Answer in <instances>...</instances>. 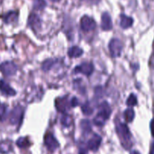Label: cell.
Instances as JSON below:
<instances>
[{"label":"cell","instance_id":"cell-1","mask_svg":"<svg viewBox=\"0 0 154 154\" xmlns=\"http://www.w3.org/2000/svg\"><path fill=\"white\" fill-rule=\"evenodd\" d=\"M111 112H112V110H111V108L109 106V103L106 101L103 102L100 105L97 114L96 115L95 117L94 118V120H93L95 125H97V126H102V125H104L105 122L110 116Z\"/></svg>","mask_w":154,"mask_h":154},{"label":"cell","instance_id":"cell-2","mask_svg":"<svg viewBox=\"0 0 154 154\" xmlns=\"http://www.w3.org/2000/svg\"><path fill=\"white\" fill-rule=\"evenodd\" d=\"M116 132L120 137L122 146L126 149H128L131 146V134L126 124L119 122L116 125Z\"/></svg>","mask_w":154,"mask_h":154},{"label":"cell","instance_id":"cell-3","mask_svg":"<svg viewBox=\"0 0 154 154\" xmlns=\"http://www.w3.org/2000/svg\"><path fill=\"white\" fill-rule=\"evenodd\" d=\"M23 108L20 105H17L11 110L9 120L12 125H19L22 122L23 117Z\"/></svg>","mask_w":154,"mask_h":154},{"label":"cell","instance_id":"cell-4","mask_svg":"<svg viewBox=\"0 0 154 154\" xmlns=\"http://www.w3.org/2000/svg\"><path fill=\"white\" fill-rule=\"evenodd\" d=\"M108 47H109V52H110L112 57H118L121 55L123 45H122V42L119 40V38H115L111 39Z\"/></svg>","mask_w":154,"mask_h":154},{"label":"cell","instance_id":"cell-5","mask_svg":"<svg viewBox=\"0 0 154 154\" xmlns=\"http://www.w3.org/2000/svg\"><path fill=\"white\" fill-rule=\"evenodd\" d=\"M17 66L14 62L5 61L0 64V71L5 76H11L17 72Z\"/></svg>","mask_w":154,"mask_h":154},{"label":"cell","instance_id":"cell-6","mask_svg":"<svg viewBox=\"0 0 154 154\" xmlns=\"http://www.w3.org/2000/svg\"><path fill=\"white\" fill-rule=\"evenodd\" d=\"M81 29L85 32H89L95 29L96 23L94 19L88 15H85L81 18L80 20Z\"/></svg>","mask_w":154,"mask_h":154},{"label":"cell","instance_id":"cell-7","mask_svg":"<svg viewBox=\"0 0 154 154\" xmlns=\"http://www.w3.org/2000/svg\"><path fill=\"white\" fill-rule=\"evenodd\" d=\"M94 71V66L91 63H88V62H84L79 64V66H75L74 69V72L75 73H82L84 75H91Z\"/></svg>","mask_w":154,"mask_h":154},{"label":"cell","instance_id":"cell-8","mask_svg":"<svg viewBox=\"0 0 154 154\" xmlns=\"http://www.w3.org/2000/svg\"><path fill=\"white\" fill-rule=\"evenodd\" d=\"M44 142H45V146H46V147L48 148L49 151H54L59 147L58 141L54 137V136L52 134H51V133H48L45 136Z\"/></svg>","mask_w":154,"mask_h":154},{"label":"cell","instance_id":"cell-9","mask_svg":"<svg viewBox=\"0 0 154 154\" xmlns=\"http://www.w3.org/2000/svg\"><path fill=\"white\" fill-rule=\"evenodd\" d=\"M69 105H71V103L68 100L67 97H59L55 101L56 109L62 113H66V111L69 109Z\"/></svg>","mask_w":154,"mask_h":154},{"label":"cell","instance_id":"cell-10","mask_svg":"<svg viewBox=\"0 0 154 154\" xmlns=\"http://www.w3.org/2000/svg\"><path fill=\"white\" fill-rule=\"evenodd\" d=\"M28 25L29 26V27L32 28L35 32L40 29L41 19L38 17V14H35V13L30 14V15L29 16V18H28Z\"/></svg>","mask_w":154,"mask_h":154},{"label":"cell","instance_id":"cell-11","mask_svg":"<svg viewBox=\"0 0 154 154\" xmlns=\"http://www.w3.org/2000/svg\"><path fill=\"white\" fill-rule=\"evenodd\" d=\"M102 138L99 134H94L91 139L88 141L87 146L88 149L91 151H97L98 148L100 147V143H101Z\"/></svg>","mask_w":154,"mask_h":154},{"label":"cell","instance_id":"cell-12","mask_svg":"<svg viewBox=\"0 0 154 154\" xmlns=\"http://www.w3.org/2000/svg\"><path fill=\"white\" fill-rule=\"evenodd\" d=\"M112 19L109 13L103 12L101 15V29L103 30L108 31L112 29Z\"/></svg>","mask_w":154,"mask_h":154},{"label":"cell","instance_id":"cell-13","mask_svg":"<svg viewBox=\"0 0 154 154\" xmlns=\"http://www.w3.org/2000/svg\"><path fill=\"white\" fill-rule=\"evenodd\" d=\"M0 91L4 95L6 96H14L16 94V91L2 79L0 80Z\"/></svg>","mask_w":154,"mask_h":154},{"label":"cell","instance_id":"cell-14","mask_svg":"<svg viewBox=\"0 0 154 154\" xmlns=\"http://www.w3.org/2000/svg\"><path fill=\"white\" fill-rule=\"evenodd\" d=\"M133 22H134V20H133L132 17H128V16L125 15V14H122L120 15V26L123 29H128V28L131 27L133 25Z\"/></svg>","mask_w":154,"mask_h":154},{"label":"cell","instance_id":"cell-15","mask_svg":"<svg viewBox=\"0 0 154 154\" xmlns=\"http://www.w3.org/2000/svg\"><path fill=\"white\" fill-rule=\"evenodd\" d=\"M83 54V50L78 46H72L68 50V55L71 58L79 57Z\"/></svg>","mask_w":154,"mask_h":154},{"label":"cell","instance_id":"cell-16","mask_svg":"<svg viewBox=\"0 0 154 154\" xmlns=\"http://www.w3.org/2000/svg\"><path fill=\"white\" fill-rule=\"evenodd\" d=\"M17 20V13L16 11H10L8 14H5L4 17V20L6 23L15 22Z\"/></svg>","mask_w":154,"mask_h":154},{"label":"cell","instance_id":"cell-17","mask_svg":"<svg viewBox=\"0 0 154 154\" xmlns=\"http://www.w3.org/2000/svg\"><path fill=\"white\" fill-rule=\"evenodd\" d=\"M80 127L85 134H88L91 131V123L88 119H82L80 122Z\"/></svg>","mask_w":154,"mask_h":154},{"label":"cell","instance_id":"cell-18","mask_svg":"<svg viewBox=\"0 0 154 154\" xmlns=\"http://www.w3.org/2000/svg\"><path fill=\"white\" fill-rule=\"evenodd\" d=\"M124 117L128 122H132L134 118V111L131 107L128 108L124 112Z\"/></svg>","mask_w":154,"mask_h":154},{"label":"cell","instance_id":"cell-19","mask_svg":"<svg viewBox=\"0 0 154 154\" xmlns=\"http://www.w3.org/2000/svg\"><path fill=\"white\" fill-rule=\"evenodd\" d=\"M45 0H34L33 1V8L35 10H42L46 6Z\"/></svg>","mask_w":154,"mask_h":154},{"label":"cell","instance_id":"cell-20","mask_svg":"<svg viewBox=\"0 0 154 154\" xmlns=\"http://www.w3.org/2000/svg\"><path fill=\"white\" fill-rule=\"evenodd\" d=\"M82 111L85 115L89 116L93 113L94 109H93V108L91 107V106L90 105L89 102H86V103H85L82 106Z\"/></svg>","mask_w":154,"mask_h":154},{"label":"cell","instance_id":"cell-21","mask_svg":"<svg viewBox=\"0 0 154 154\" xmlns=\"http://www.w3.org/2000/svg\"><path fill=\"white\" fill-rule=\"evenodd\" d=\"M61 124L64 127H69L71 125V122H72V119H71V116L68 114L63 113V116L61 117Z\"/></svg>","mask_w":154,"mask_h":154},{"label":"cell","instance_id":"cell-22","mask_svg":"<svg viewBox=\"0 0 154 154\" xmlns=\"http://www.w3.org/2000/svg\"><path fill=\"white\" fill-rule=\"evenodd\" d=\"M17 146L20 148H26L29 146V141L26 137H20L16 142Z\"/></svg>","mask_w":154,"mask_h":154},{"label":"cell","instance_id":"cell-23","mask_svg":"<svg viewBox=\"0 0 154 154\" xmlns=\"http://www.w3.org/2000/svg\"><path fill=\"white\" fill-rule=\"evenodd\" d=\"M137 97L135 96L134 94H131L129 95V97H128L126 100V104L128 106H134L135 105H137Z\"/></svg>","mask_w":154,"mask_h":154},{"label":"cell","instance_id":"cell-24","mask_svg":"<svg viewBox=\"0 0 154 154\" xmlns=\"http://www.w3.org/2000/svg\"><path fill=\"white\" fill-rule=\"evenodd\" d=\"M7 105L5 103H0V121H3L6 117Z\"/></svg>","mask_w":154,"mask_h":154},{"label":"cell","instance_id":"cell-25","mask_svg":"<svg viewBox=\"0 0 154 154\" xmlns=\"http://www.w3.org/2000/svg\"><path fill=\"white\" fill-rule=\"evenodd\" d=\"M54 63V60H51V59H48V60H46L43 63H42V69H43L44 71H48L51 67H52Z\"/></svg>","mask_w":154,"mask_h":154},{"label":"cell","instance_id":"cell-26","mask_svg":"<svg viewBox=\"0 0 154 154\" xmlns=\"http://www.w3.org/2000/svg\"><path fill=\"white\" fill-rule=\"evenodd\" d=\"M94 92H95L96 95L100 97L102 94V88L100 86H97L95 88V90H94Z\"/></svg>","mask_w":154,"mask_h":154},{"label":"cell","instance_id":"cell-27","mask_svg":"<svg viewBox=\"0 0 154 154\" xmlns=\"http://www.w3.org/2000/svg\"><path fill=\"white\" fill-rule=\"evenodd\" d=\"M70 103H71V106H75L76 105H78V99L76 97H72V100H70Z\"/></svg>","mask_w":154,"mask_h":154},{"label":"cell","instance_id":"cell-28","mask_svg":"<svg viewBox=\"0 0 154 154\" xmlns=\"http://www.w3.org/2000/svg\"><path fill=\"white\" fill-rule=\"evenodd\" d=\"M150 130L152 135L154 137V119H152L150 122Z\"/></svg>","mask_w":154,"mask_h":154},{"label":"cell","instance_id":"cell-29","mask_svg":"<svg viewBox=\"0 0 154 154\" xmlns=\"http://www.w3.org/2000/svg\"><path fill=\"white\" fill-rule=\"evenodd\" d=\"M79 154H87V151L85 150V148H81V149H79Z\"/></svg>","mask_w":154,"mask_h":154},{"label":"cell","instance_id":"cell-30","mask_svg":"<svg viewBox=\"0 0 154 154\" xmlns=\"http://www.w3.org/2000/svg\"><path fill=\"white\" fill-rule=\"evenodd\" d=\"M90 2H93V3H97L100 0H88Z\"/></svg>","mask_w":154,"mask_h":154},{"label":"cell","instance_id":"cell-31","mask_svg":"<svg viewBox=\"0 0 154 154\" xmlns=\"http://www.w3.org/2000/svg\"><path fill=\"white\" fill-rule=\"evenodd\" d=\"M130 154H140V153L138 152V151H137V150H132Z\"/></svg>","mask_w":154,"mask_h":154},{"label":"cell","instance_id":"cell-32","mask_svg":"<svg viewBox=\"0 0 154 154\" xmlns=\"http://www.w3.org/2000/svg\"><path fill=\"white\" fill-rule=\"evenodd\" d=\"M150 154H154V143H153V144H152V150H151V153Z\"/></svg>","mask_w":154,"mask_h":154},{"label":"cell","instance_id":"cell-33","mask_svg":"<svg viewBox=\"0 0 154 154\" xmlns=\"http://www.w3.org/2000/svg\"><path fill=\"white\" fill-rule=\"evenodd\" d=\"M51 1H52V2H59V1H60V0H51Z\"/></svg>","mask_w":154,"mask_h":154}]
</instances>
